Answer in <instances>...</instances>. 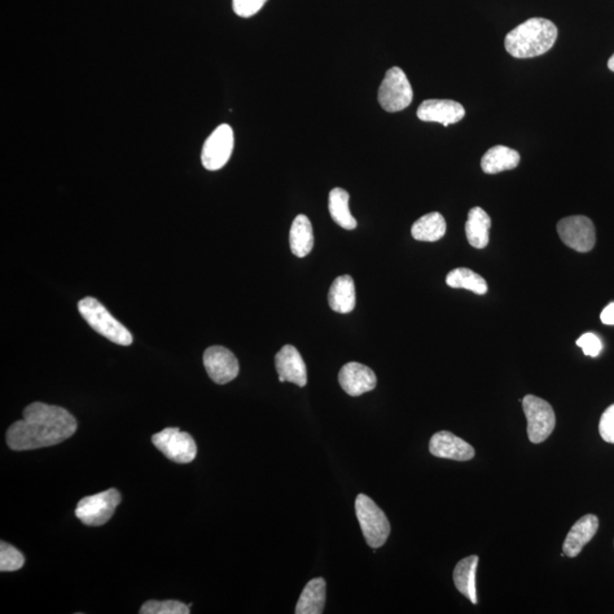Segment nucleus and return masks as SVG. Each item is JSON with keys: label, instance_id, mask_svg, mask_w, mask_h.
I'll return each instance as SVG.
<instances>
[{"label": "nucleus", "instance_id": "1", "mask_svg": "<svg viewBox=\"0 0 614 614\" xmlns=\"http://www.w3.org/2000/svg\"><path fill=\"white\" fill-rule=\"evenodd\" d=\"M76 418L63 407L36 402L25 407L23 419L7 430V444L13 451H31L55 446L77 432Z\"/></svg>", "mask_w": 614, "mask_h": 614}, {"label": "nucleus", "instance_id": "2", "mask_svg": "<svg viewBox=\"0 0 614 614\" xmlns=\"http://www.w3.org/2000/svg\"><path fill=\"white\" fill-rule=\"evenodd\" d=\"M558 39V28L552 21L534 17L507 34L506 50L515 59H533L545 54Z\"/></svg>", "mask_w": 614, "mask_h": 614}, {"label": "nucleus", "instance_id": "3", "mask_svg": "<svg viewBox=\"0 0 614 614\" xmlns=\"http://www.w3.org/2000/svg\"><path fill=\"white\" fill-rule=\"evenodd\" d=\"M79 312L85 321L94 329L96 332L107 338L112 343L129 346L133 344L134 337L131 332L120 321H117L107 307L94 297L82 298L78 304Z\"/></svg>", "mask_w": 614, "mask_h": 614}, {"label": "nucleus", "instance_id": "4", "mask_svg": "<svg viewBox=\"0 0 614 614\" xmlns=\"http://www.w3.org/2000/svg\"><path fill=\"white\" fill-rule=\"evenodd\" d=\"M355 512L367 545L374 550L383 546L390 535V524L384 511L367 495L359 494Z\"/></svg>", "mask_w": 614, "mask_h": 614}, {"label": "nucleus", "instance_id": "5", "mask_svg": "<svg viewBox=\"0 0 614 614\" xmlns=\"http://www.w3.org/2000/svg\"><path fill=\"white\" fill-rule=\"evenodd\" d=\"M522 409L527 418V433L533 444H541L554 432L556 418L550 403L535 395L522 399Z\"/></svg>", "mask_w": 614, "mask_h": 614}, {"label": "nucleus", "instance_id": "6", "mask_svg": "<svg viewBox=\"0 0 614 614\" xmlns=\"http://www.w3.org/2000/svg\"><path fill=\"white\" fill-rule=\"evenodd\" d=\"M378 100L381 107L388 113L401 112L410 107L414 100V90L401 68L395 67L386 72L379 88Z\"/></svg>", "mask_w": 614, "mask_h": 614}, {"label": "nucleus", "instance_id": "7", "mask_svg": "<svg viewBox=\"0 0 614 614\" xmlns=\"http://www.w3.org/2000/svg\"><path fill=\"white\" fill-rule=\"evenodd\" d=\"M120 502V493L114 488L107 489L102 493L83 498L78 503L76 516L82 524L91 526V527H99L111 519Z\"/></svg>", "mask_w": 614, "mask_h": 614}, {"label": "nucleus", "instance_id": "8", "mask_svg": "<svg viewBox=\"0 0 614 614\" xmlns=\"http://www.w3.org/2000/svg\"><path fill=\"white\" fill-rule=\"evenodd\" d=\"M152 442L157 450L175 463H191L196 458L197 445L194 438L179 428H165L155 433Z\"/></svg>", "mask_w": 614, "mask_h": 614}, {"label": "nucleus", "instance_id": "9", "mask_svg": "<svg viewBox=\"0 0 614 614\" xmlns=\"http://www.w3.org/2000/svg\"><path fill=\"white\" fill-rule=\"evenodd\" d=\"M561 240L568 247L579 253L591 252L596 243L593 221L583 215L563 219L556 226Z\"/></svg>", "mask_w": 614, "mask_h": 614}, {"label": "nucleus", "instance_id": "10", "mask_svg": "<svg viewBox=\"0 0 614 614\" xmlns=\"http://www.w3.org/2000/svg\"><path fill=\"white\" fill-rule=\"evenodd\" d=\"M234 147V130L228 125L219 126L206 139L201 151V164L209 171L222 169L229 162Z\"/></svg>", "mask_w": 614, "mask_h": 614}, {"label": "nucleus", "instance_id": "11", "mask_svg": "<svg viewBox=\"0 0 614 614\" xmlns=\"http://www.w3.org/2000/svg\"><path fill=\"white\" fill-rule=\"evenodd\" d=\"M204 367L209 378L218 385H226L239 374L238 359L231 350L222 346H212L205 350Z\"/></svg>", "mask_w": 614, "mask_h": 614}, {"label": "nucleus", "instance_id": "12", "mask_svg": "<svg viewBox=\"0 0 614 614\" xmlns=\"http://www.w3.org/2000/svg\"><path fill=\"white\" fill-rule=\"evenodd\" d=\"M341 388L349 396L358 397L374 390L377 386V377L370 367L358 362L345 364L338 376Z\"/></svg>", "mask_w": 614, "mask_h": 614}, {"label": "nucleus", "instance_id": "13", "mask_svg": "<svg viewBox=\"0 0 614 614\" xmlns=\"http://www.w3.org/2000/svg\"><path fill=\"white\" fill-rule=\"evenodd\" d=\"M429 451L433 456L454 460H470L475 458L476 451L462 438L450 432H440L432 437Z\"/></svg>", "mask_w": 614, "mask_h": 614}, {"label": "nucleus", "instance_id": "14", "mask_svg": "<svg viewBox=\"0 0 614 614\" xmlns=\"http://www.w3.org/2000/svg\"><path fill=\"white\" fill-rule=\"evenodd\" d=\"M416 114L421 121L441 123L449 126L462 120L466 116V109L454 100L428 99L420 105Z\"/></svg>", "mask_w": 614, "mask_h": 614}, {"label": "nucleus", "instance_id": "15", "mask_svg": "<svg viewBox=\"0 0 614 614\" xmlns=\"http://www.w3.org/2000/svg\"><path fill=\"white\" fill-rule=\"evenodd\" d=\"M275 368L280 383H293L300 387L307 384V370L304 359L292 345L284 346L275 355Z\"/></svg>", "mask_w": 614, "mask_h": 614}, {"label": "nucleus", "instance_id": "16", "mask_svg": "<svg viewBox=\"0 0 614 614\" xmlns=\"http://www.w3.org/2000/svg\"><path fill=\"white\" fill-rule=\"evenodd\" d=\"M599 517L594 515L583 516L570 529L563 543V553L569 558H576L599 530Z\"/></svg>", "mask_w": 614, "mask_h": 614}, {"label": "nucleus", "instance_id": "17", "mask_svg": "<svg viewBox=\"0 0 614 614\" xmlns=\"http://www.w3.org/2000/svg\"><path fill=\"white\" fill-rule=\"evenodd\" d=\"M329 306L337 313L352 312L357 302L354 280L350 275H340L332 283L328 293Z\"/></svg>", "mask_w": 614, "mask_h": 614}, {"label": "nucleus", "instance_id": "18", "mask_svg": "<svg viewBox=\"0 0 614 614\" xmlns=\"http://www.w3.org/2000/svg\"><path fill=\"white\" fill-rule=\"evenodd\" d=\"M520 163V154L507 146L491 147L481 159V169L487 174H497L516 169Z\"/></svg>", "mask_w": 614, "mask_h": 614}, {"label": "nucleus", "instance_id": "19", "mask_svg": "<svg viewBox=\"0 0 614 614\" xmlns=\"http://www.w3.org/2000/svg\"><path fill=\"white\" fill-rule=\"evenodd\" d=\"M479 558L470 555L460 560L454 569L453 581L456 589L472 604H477L476 573Z\"/></svg>", "mask_w": 614, "mask_h": 614}, {"label": "nucleus", "instance_id": "20", "mask_svg": "<svg viewBox=\"0 0 614 614\" xmlns=\"http://www.w3.org/2000/svg\"><path fill=\"white\" fill-rule=\"evenodd\" d=\"M326 604V581L314 578L307 582L296 605V614H321Z\"/></svg>", "mask_w": 614, "mask_h": 614}, {"label": "nucleus", "instance_id": "21", "mask_svg": "<svg viewBox=\"0 0 614 614\" xmlns=\"http://www.w3.org/2000/svg\"><path fill=\"white\" fill-rule=\"evenodd\" d=\"M491 220L488 214L481 208L469 210L466 223V235L469 244L477 249L485 248L489 243Z\"/></svg>", "mask_w": 614, "mask_h": 614}, {"label": "nucleus", "instance_id": "22", "mask_svg": "<svg viewBox=\"0 0 614 614\" xmlns=\"http://www.w3.org/2000/svg\"><path fill=\"white\" fill-rule=\"evenodd\" d=\"M289 243L293 256L305 257L309 256L314 246L313 228L309 218L304 214L297 215L291 228Z\"/></svg>", "mask_w": 614, "mask_h": 614}, {"label": "nucleus", "instance_id": "23", "mask_svg": "<svg viewBox=\"0 0 614 614\" xmlns=\"http://www.w3.org/2000/svg\"><path fill=\"white\" fill-rule=\"evenodd\" d=\"M411 234L415 240L427 243L441 240L446 234L445 219L438 212L425 214L412 226Z\"/></svg>", "mask_w": 614, "mask_h": 614}, {"label": "nucleus", "instance_id": "24", "mask_svg": "<svg viewBox=\"0 0 614 614\" xmlns=\"http://www.w3.org/2000/svg\"><path fill=\"white\" fill-rule=\"evenodd\" d=\"M349 201L348 191L343 188H333L329 194V212L338 226L346 230H354L358 227V222L350 213Z\"/></svg>", "mask_w": 614, "mask_h": 614}, {"label": "nucleus", "instance_id": "25", "mask_svg": "<svg viewBox=\"0 0 614 614\" xmlns=\"http://www.w3.org/2000/svg\"><path fill=\"white\" fill-rule=\"evenodd\" d=\"M447 286L454 289H467L477 295H485L488 292L486 280L467 267L451 270L446 276Z\"/></svg>", "mask_w": 614, "mask_h": 614}, {"label": "nucleus", "instance_id": "26", "mask_svg": "<svg viewBox=\"0 0 614 614\" xmlns=\"http://www.w3.org/2000/svg\"><path fill=\"white\" fill-rule=\"evenodd\" d=\"M190 605L179 602V600H148L140 609L142 614H190Z\"/></svg>", "mask_w": 614, "mask_h": 614}, {"label": "nucleus", "instance_id": "27", "mask_svg": "<svg viewBox=\"0 0 614 614\" xmlns=\"http://www.w3.org/2000/svg\"><path fill=\"white\" fill-rule=\"evenodd\" d=\"M24 565V556L10 544L0 543V572H17Z\"/></svg>", "mask_w": 614, "mask_h": 614}, {"label": "nucleus", "instance_id": "28", "mask_svg": "<svg viewBox=\"0 0 614 614\" xmlns=\"http://www.w3.org/2000/svg\"><path fill=\"white\" fill-rule=\"evenodd\" d=\"M576 344L582 349L583 354L591 358H598L603 349L602 340L591 332L583 333Z\"/></svg>", "mask_w": 614, "mask_h": 614}, {"label": "nucleus", "instance_id": "29", "mask_svg": "<svg viewBox=\"0 0 614 614\" xmlns=\"http://www.w3.org/2000/svg\"><path fill=\"white\" fill-rule=\"evenodd\" d=\"M267 0H232V8L237 15L247 19L260 12Z\"/></svg>", "mask_w": 614, "mask_h": 614}, {"label": "nucleus", "instance_id": "30", "mask_svg": "<svg viewBox=\"0 0 614 614\" xmlns=\"http://www.w3.org/2000/svg\"><path fill=\"white\" fill-rule=\"evenodd\" d=\"M599 432L604 442L614 444V405H609L600 416Z\"/></svg>", "mask_w": 614, "mask_h": 614}, {"label": "nucleus", "instance_id": "31", "mask_svg": "<svg viewBox=\"0 0 614 614\" xmlns=\"http://www.w3.org/2000/svg\"><path fill=\"white\" fill-rule=\"evenodd\" d=\"M600 321L607 326H614V302H609V304L605 307L600 313Z\"/></svg>", "mask_w": 614, "mask_h": 614}, {"label": "nucleus", "instance_id": "32", "mask_svg": "<svg viewBox=\"0 0 614 614\" xmlns=\"http://www.w3.org/2000/svg\"><path fill=\"white\" fill-rule=\"evenodd\" d=\"M608 67L609 70H611L612 72H614V54L609 57V60L608 61Z\"/></svg>", "mask_w": 614, "mask_h": 614}]
</instances>
